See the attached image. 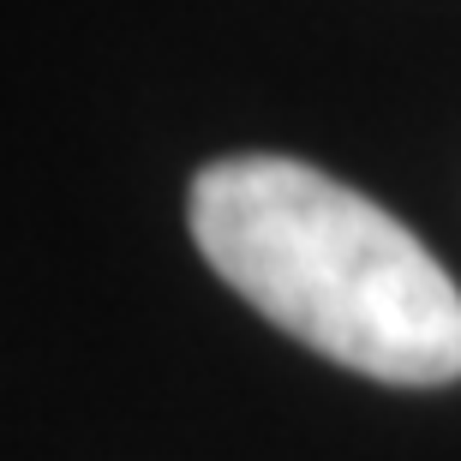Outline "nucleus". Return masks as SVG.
<instances>
[{
	"label": "nucleus",
	"mask_w": 461,
	"mask_h": 461,
	"mask_svg": "<svg viewBox=\"0 0 461 461\" xmlns=\"http://www.w3.org/2000/svg\"><path fill=\"white\" fill-rule=\"evenodd\" d=\"M192 240L312 354L408 390L461 377L456 276L366 192L294 156H222L192 180Z\"/></svg>",
	"instance_id": "f257e3e1"
}]
</instances>
